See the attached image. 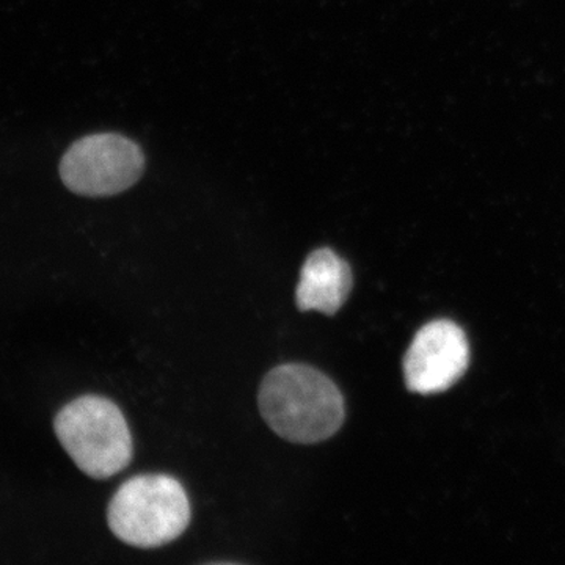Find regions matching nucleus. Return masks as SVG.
Instances as JSON below:
<instances>
[{
    "label": "nucleus",
    "instance_id": "5",
    "mask_svg": "<svg viewBox=\"0 0 565 565\" xmlns=\"http://www.w3.org/2000/svg\"><path fill=\"white\" fill-rule=\"evenodd\" d=\"M470 345L467 334L448 319L426 323L404 356L405 385L412 393H444L467 373Z\"/></svg>",
    "mask_w": 565,
    "mask_h": 565
},
{
    "label": "nucleus",
    "instance_id": "2",
    "mask_svg": "<svg viewBox=\"0 0 565 565\" xmlns=\"http://www.w3.org/2000/svg\"><path fill=\"white\" fill-rule=\"evenodd\" d=\"M107 522L125 544L158 548L184 533L191 523V504L184 487L172 476H136L111 498Z\"/></svg>",
    "mask_w": 565,
    "mask_h": 565
},
{
    "label": "nucleus",
    "instance_id": "3",
    "mask_svg": "<svg viewBox=\"0 0 565 565\" xmlns=\"http://www.w3.org/2000/svg\"><path fill=\"white\" fill-rule=\"evenodd\" d=\"M54 429L73 462L90 478H111L131 462L128 423L120 407L107 397H77L55 416Z\"/></svg>",
    "mask_w": 565,
    "mask_h": 565
},
{
    "label": "nucleus",
    "instance_id": "4",
    "mask_svg": "<svg viewBox=\"0 0 565 565\" xmlns=\"http://www.w3.org/2000/svg\"><path fill=\"white\" fill-rule=\"evenodd\" d=\"M145 156L139 145L120 134H95L71 145L63 156L61 177L82 196H111L140 180Z\"/></svg>",
    "mask_w": 565,
    "mask_h": 565
},
{
    "label": "nucleus",
    "instance_id": "6",
    "mask_svg": "<svg viewBox=\"0 0 565 565\" xmlns=\"http://www.w3.org/2000/svg\"><path fill=\"white\" fill-rule=\"evenodd\" d=\"M352 270L348 262L330 250L319 248L308 256L297 285L296 302L300 311L338 313L352 291Z\"/></svg>",
    "mask_w": 565,
    "mask_h": 565
},
{
    "label": "nucleus",
    "instance_id": "1",
    "mask_svg": "<svg viewBox=\"0 0 565 565\" xmlns=\"http://www.w3.org/2000/svg\"><path fill=\"white\" fill-rule=\"evenodd\" d=\"M258 401L264 422L291 444H321L344 423L340 388L332 379L307 364L274 367L264 377Z\"/></svg>",
    "mask_w": 565,
    "mask_h": 565
}]
</instances>
